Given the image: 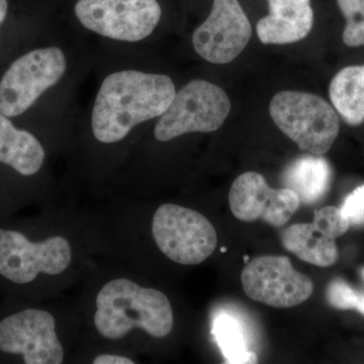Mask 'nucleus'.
Returning <instances> with one entry per match:
<instances>
[{
	"label": "nucleus",
	"mask_w": 364,
	"mask_h": 364,
	"mask_svg": "<svg viewBox=\"0 0 364 364\" xmlns=\"http://www.w3.org/2000/svg\"><path fill=\"white\" fill-rule=\"evenodd\" d=\"M355 310L364 316V294L359 293L358 304H356Z\"/></svg>",
	"instance_id": "obj_25"
},
{
	"label": "nucleus",
	"mask_w": 364,
	"mask_h": 364,
	"mask_svg": "<svg viewBox=\"0 0 364 364\" xmlns=\"http://www.w3.org/2000/svg\"><path fill=\"white\" fill-rule=\"evenodd\" d=\"M346 26L343 32V42L348 47L364 46V0H337Z\"/></svg>",
	"instance_id": "obj_19"
},
{
	"label": "nucleus",
	"mask_w": 364,
	"mask_h": 364,
	"mask_svg": "<svg viewBox=\"0 0 364 364\" xmlns=\"http://www.w3.org/2000/svg\"><path fill=\"white\" fill-rule=\"evenodd\" d=\"M361 274H363V279H364V268L363 269V272H361Z\"/></svg>",
	"instance_id": "obj_27"
},
{
	"label": "nucleus",
	"mask_w": 364,
	"mask_h": 364,
	"mask_svg": "<svg viewBox=\"0 0 364 364\" xmlns=\"http://www.w3.org/2000/svg\"><path fill=\"white\" fill-rule=\"evenodd\" d=\"M152 234L160 251L179 264H200L218 245L217 232L205 215L172 203L157 208Z\"/></svg>",
	"instance_id": "obj_6"
},
{
	"label": "nucleus",
	"mask_w": 364,
	"mask_h": 364,
	"mask_svg": "<svg viewBox=\"0 0 364 364\" xmlns=\"http://www.w3.org/2000/svg\"><path fill=\"white\" fill-rule=\"evenodd\" d=\"M9 0H0V31L7 20L9 16Z\"/></svg>",
	"instance_id": "obj_24"
},
{
	"label": "nucleus",
	"mask_w": 364,
	"mask_h": 364,
	"mask_svg": "<svg viewBox=\"0 0 364 364\" xmlns=\"http://www.w3.org/2000/svg\"><path fill=\"white\" fill-rule=\"evenodd\" d=\"M95 325L109 340L123 338L136 328L155 338H164L173 328V312L161 291L130 279H114L97 294Z\"/></svg>",
	"instance_id": "obj_2"
},
{
	"label": "nucleus",
	"mask_w": 364,
	"mask_h": 364,
	"mask_svg": "<svg viewBox=\"0 0 364 364\" xmlns=\"http://www.w3.org/2000/svg\"><path fill=\"white\" fill-rule=\"evenodd\" d=\"M342 213L353 226L364 225V184L345 198L341 208Z\"/></svg>",
	"instance_id": "obj_22"
},
{
	"label": "nucleus",
	"mask_w": 364,
	"mask_h": 364,
	"mask_svg": "<svg viewBox=\"0 0 364 364\" xmlns=\"http://www.w3.org/2000/svg\"><path fill=\"white\" fill-rule=\"evenodd\" d=\"M361 67H363V80H364V65L361 66Z\"/></svg>",
	"instance_id": "obj_26"
},
{
	"label": "nucleus",
	"mask_w": 364,
	"mask_h": 364,
	"mask_svg": "<svg viewBox=\"0 0 364 364\" xmlns=\"http://www.w3.org/2000/svg\"><path fill=\"white\" fill-rule=\"evenodd\" d=\"M95 364H134L135 361L124 356L114 355V354H102L93 360Z\"/></svg>",
	"instance_id": "obj_23"
},
{
	"label": "nucleus",
	"mask_w": 364,
	"mask_h": 364,
	"mask_svg": "<svg viewBox=\"0 0 364 364\" xmlns=\"http://www.w3.org/2000/svg\"><path fill=\"white\" fill-rule=\"evenodd\" d=\"M71 258L70 244L63 237L33 243L20 232L0 230V274L16 284L32 282L40 273L60 274Z\"/></svg>",
	"instance_id": "obj_8"
},
{
	"label": "nucleus",
	"mask_w": 364,
	"mask_h": 364,
	"mask_svg": "<svg viewBox=\"0 0 364 364\" xmlns=\"http://www.w3.org/2000/svg\"><path fill=\"white\" fill-rule=\"evenodd\" d=\"M65 71V55L59 48L23 53L0 76V112L11 119L23 116Z\"/></svg>",
	"instance_id": "obj_4"
},
{
	"label": "nucleus",
	"mask_w": 364,
	"mask_h": 364,
	"mask_svg": "<svg viewBox=\"0 0 364 364\" xmlns=\"http://www.w3.org/2000/svg\"><path fill=\"white\" fill-rule=\"evenodd\" d=\"M44 161L45 150L40 141L0 112V163L21 176H32L40 171Z\"/></svg>",
	"instance_id": "obj_14"
},
{
	"label": "nucleus",
	"mask_w": 364,
	"mask_h": 364,
	"mask_svg": "<svg viewBox=\"0 0 364 364\" xmlns=\"http://www.w3.org/2000/svg\"><path fill=\"white\" fill-rule=\"evenodd\" d=\"M229 205L240 221L261 220L279 228L289 221L301 202L291 189L272 188L264 177L251 171L235 179L230 189Z\"/></svg>",
	"instance_id": "obj_12"
},
{
	"label": "nucleus",
	"mask_w": 364,
	"mask_h": 364,
	"mask_svg": "<svg viewBox=\"0 0 364 364\" xmlns=\"http://www.w3.org/2000/svg\"><path fill=\"white\" fill-rule=\"evenodd\" d=\"M214 335L228 363H256L257 356L247 348L243 330L233 317L227 314L218 316L213 324Z\"/></svg>",
	"instance_id": "obj_18"
},
{
	"label": "nucleus",
	"mask_w": 364,
	"mask_h": 364,
	"mask_svg": "<svg viewBox=\"0 0 364 364\" xmlns=\"http://www.w3.org/2000/svg\"><path fill=\"white\" fill-rule=\"evenodd\" d=\"M330 100L335 109L351 126L364 122V80L363 67L347 66L332 79Z\"/></svg>",
	"instance_id": "obj_17"
},
{
	"label": "nucleus",
	"mask_w": 364,
	"mask_h": 364,
	"mask_svg": "<svg viewBox=\"0 0 364 364\" xmlns=\"http://www.w3.org/2000/svg\"><path fill=\"white\" fill-rule=\"evenodd\" d=\"M313 225L329 238L336 239L348 231L350 223L341 208L328 205L316 210Z\"/></svg>",
	"instance_id": "obj_20"
},
{
	"label": "nucleus",
	"mask_w": 364,
	"mask_h": 364,
	"mask_svg": "<svg viewBox=\"0 0 364 364\" xmlns=\"http://www.w3.org/2000/svg\"><path fill=\"white\" fill-rule=\"evenodd\" d=\"M331 181L329 163L320 156H304L294 160L284 170L282 183L291 189L304 205L320 202Z\"/></svg>",
	"instance_id": "obj_15"
},
{
	"label": "nucleus",
	"mask_w": 364,
	"mask_h": 364,
	"mask_svg": "<svg viewBox=\"0 0 364 364\" xmlns=\"http://www.w3.org/2000/svg\"><path fill=\"white\" fill-rule=\"evenodd\" d=\"M0 351L21 354L26 364H61L64 360L54 317L35 309L0 322Z\"/></svg>",
	"instance_id": "obj_10"
},
{
	"label": "nucleus",
	"mask_w": 364,
	"mask_h": 364,
	"mask_svg": "<svg viewBox=\"0 0 364 364\" xmlns=\"http://www.w3.org/2000/svg\"><path fill=\"white\" fill-rule=\"evenodd\" d=\"M74 9L86 28L123 42L149 37L162 14L157 0H78Z\"/></svg>",
	"instance_id": "obj_7"
},
{
	"label": "nucleus",
	"mask_w": 364,
	"mask_h": 364,
	"mask_svg": "<svg viewBox=\"0 0 364 364\" xmlns=\"http://www.w3.org/2000/svg\"><path fill=\"white\" fill-rule=\"evenodd\" d=\"M176 93L174 83L163 74H111L100 86L93 107V135L102 143L119 142L136 124L161 117Z\"/></svg>",
	"instance_id": "obj_1"
},
{
	"label": "nucleus",
	"mask_w": 364,
	"mask_h": 364,
	"mask_svg": "<svg viewBox=\"0 0 364 364\" xmlns=\"http://www.w3.org/2000/svg\"><path fill=\"white\" fill-rule=\"evenodd\" d=\"M231 111V102L219 86L196 79L176 93L155 127L158 141L166 142L188 133L219 130Z\"/></svg>",
	"instance_id": "obj_5"
},
{
	"label": "nucleus",
	"mask_w": 364,
	"mask_h": 364,
	"mask_svg": "<svg viewBox=\"0 0 364 364\" xmlns=\"http://www.w3.org/2000/svg\"><path fill=\"white\" fill-rule=\"evenodd\" d=\"M359 293L341 279L330 282L326 291V298L333 308L338 310H355Z\"/></svg>",
	"instance_id": "obj_21"
},
{
	"label": "nucleus",
	"mask_w": 364,
	"mask_h": 364,
	"mask_svg": "<svg viewBox=\"0 0 364 364\" xmlns=\"http://www.w3.org/2000/svg\"><path fill=\"white\" fill-rule=\"evenodd\" d=\"M269 14L257 23L263 44L286 45L305 39L314 25L310 0H267Z\"/></svg>",
	"instance_id": "obj_13"
},
{
	"label": "nucleus",
	"mask_w": 364,
	"mask_h": 364,
	"mask_svg": "<svg viewBox=\"0 0 364 364\" xmlns=\"http://www.w3.org/2000/svg\"><path fill=\"white\" fill-rule=\"evenodd\" d=\"M269 114L282 133L299 149L324 155L339 134V117L318 95L301 91H282L272 98Z\"/></svg>",
	"instance_id": "obj_3"
},
{
	"label": "nucleus",
	"mask_w": 364,
	"mask_h": 364,
	"mask_svg": "<svg viewBox=\"0 0 364 364\" xmlns=\"http://www.w3.org/2000/svg\"><path fill=\"white\" fill-rule=\"evenodd\" d=\"M244 293L273 308L301 305L312 296V280L293 267L286 256H260L251 260L241 274Z\"/></svg>",
	"instance_id": "obj_9"
},
{
	"label": "nucleus",
	"mask_w": 364,
	"mask_h": 364,
	"mask_svg": "<svg viewBox=\"0 0 364 364\" xmlns=\"http://www.w3.org/2000/svg\"><path fill=\"white\" fill-rule=\"evenodd\" d=\"M282 243L299 259L318 267H329L338 259L335 239L325 236L313 223H301L287 228L282 234Z\"/></svg>",
	"instance_id": "obj_16"
},
{
	"label": "nucleus",
	"mask_w": 364,
	"mask_h": 364,
	"mask_svg": "<svg viewBox=\"0 0 364 364\" xmlns=\"http://www.w3.org/2000/svg\"><path fill=\"white\" fill-rule=\"evenodd\" d=\"M252 28L238 0H214L207 20L193 36L196 52L213 64H227L245 49Z\"/></svg>",
	"instance_id": "obj_11"
}]
</instances>
